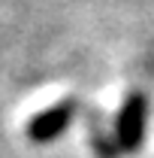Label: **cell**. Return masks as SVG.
Masks as SVG:
<instances>
[{"label": "cell", "mask_w": 154, "mask_h": 158, "mask_svg": "<svg viewBox=\"0 0 154 158\" xmlns=\"http://www.w3.org/2000/svg\"><path fill=\"white\" fill-rule=\"evenodd\" d=\"M73 113H76V100H70V98L55 103V106H48V110H42V113H37V116L30 118V125H27V137L33 140V143L55 140L58 134L67 131Z\"/></svg>", "instance_id": "6da1fadb"}, {"label": "cell", "mask_w": 154, "mask_h": 158, "mask_svg": "<svg viewBox=\"0 0 154 158\" xmlns=\"http://www.w3.org/2000/svg\"><path fill=\"white\" fill-rule=\"evenodd\" d=\"M142 128H145V98L142 94H130L121 116H118V146L121 149H136L142 140Z\"/></svg>", "instance_id": "7a4b0ae2"}]
</instances>
